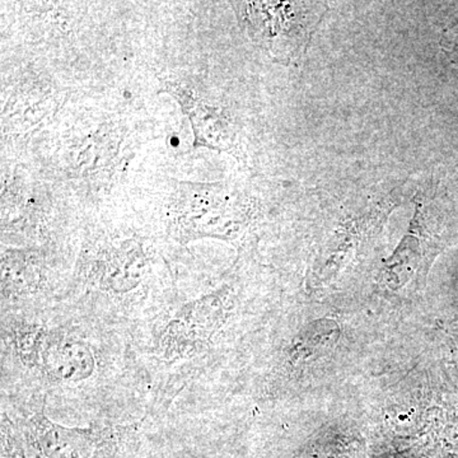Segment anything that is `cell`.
Returning <instances> with one entry per match:
<instances>
[{
    "mask_svg": "<svg viewBox=\"0 0 458 458\" xmlns=\"http://www.w3.org/2000/svg\"><path fill=\"white\" fill-rule=\"evenodd\" d=\"M119 441L114 430L63 427L44 411L27 419L25 426V452L31 458H108Z\"/></svg>",
    "mask_w": 458,
    "mask_h": 458,
    "instance_id": "1",
    "label": "cell"
},
{
    "mask_svg": "<svg viewBox=\"0 0 458 458\" xmlns=\"http://www.w3.org/2000/svg\"><path fill=\"white\" fill-rule=\"evenodd\" d=\"M227 312L222 293L205 295L183 304L162 331L159 352L170 361L197 357L221 327Z\"/></svg>",
    "mask_w": 458,
    "mask_h": 458,
    "instance_id": "2",
    "label": "cell"
},
{
    "mask_svg": "<svg viewBox=\"0 0 458 458\" xmlns=\"http://www.w3.org/2000/svg\"><path fill=\"white\" fill-rule=\"evenodd\" d=\"M41 369L57 384H80L95 373V352L80 337L49 334Z\"/></svg>",
    "mask_w": 458,
    "mask_h": 458,
    "instance_id": "3",
    "label": "cell"
},
{
    "mask_svg": "<svg viewBox=\"0 0 458 458\" xmlns=\"http://www.w3.org/2000/svg\"><path fill=\"white\" fill-rule=\"evenodd\" d=\"M146 269V259L140 247H123L108 264L105 285L116 293H126L140 284Z\"/></svg>",
    "mask_w": 458,
    "mask_h": 458,
    "instance_id": "4",
    "label": "cell"
},
{
    "mask_svg": "<svg viewBox=\"0 0 458 458\" xmlns=\"http://www.w3.org/2000/svg\"><path fill=\"white\" fill-rule=\"evenodd\" d=\"M49 334L44 327L30 322L14 327V351L25 366L30 369H41L42 355L47 348Z\"/></svg>",
    "mask_w": 458,
    "mask_h": 458,
    "instance_id": "5",
    "label": "cell"
},
{
    "mask_svg": "<svg viewBox=\"0 0 458 458\" xmlns=\"http://www.w3.org/2000/svg\"><path fill=\"white\" fill-rule=\"evenodd\" d=\"M441 47L448 59L458 65V25L445 30L443 33Z\"/></svg>",
    "mask_w": 458,
    "mask_h": 458,
    "instance_id": "6",
    "label": "cell"
}]
</instances>
